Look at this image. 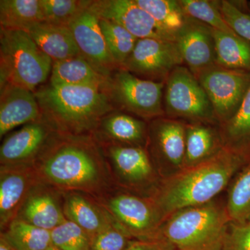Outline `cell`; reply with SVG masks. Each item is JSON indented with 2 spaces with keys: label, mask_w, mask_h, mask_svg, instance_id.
<instances>
[{
  "label": "cell",
  "mask_w": 250,
  "mask_h": 250,
  "mask_svg": "<svg viewBox=\"0 0 250 250\" xmlns=\"http://www.w3.org/2000/svg\"><path fill=\"white\" fill-rule=\"evenodd\" d=\"M33 167L41 182L61 192L97 199L116 188L103 148L92 136L59 133Z\"/></svg>",
  "instance_id": "cell-1"
},
{
  "label": "cell",
  "mask_w": 250,
  "mask_h": 250,
  "mask_svg": "<svg viewBox=\"0 0 250 250\" xmlns=\"http://www.w3.org/2000/svg\"><path fill=\"white\" fill-rule=\"evenodd\" d=\"M250 161V142L228 143L207 160L166 176L151 197L164 219L188 207L205 205Z\"/></svg>",
  "instance_id": "cell-2"
},
{
  "label": "cell",
  "mask_w": 250,
  "mask_h": 250,
  "mask_svg": "<svg viewBox=\"0 0 250 250\" xmlns=\"http://www.w3.org/2000/svg\"><path fill=\"white\" fill-rule=\"evenodd\" d=\"M34 94L42 117L62 134L92 136L104 117L113 111L107 93L95 86L49 83Z\"/></svg>",
  "instance_id": "cell-3"
},
{
  "label": "cell",
  "mask_w": 250,
  "mask_h": 250,
  "mask_svg": "<svg viewBox=\"0 0 250 250\" xmlns=\"http://www.w3.org/2000/svg\"><path fill=\"white\" fill-rule=\"evenodd\" d=\"M230 223L226 207L213 200L172 213L161 225L158 239L175 250H223Z\"/></svg>",
  "instance_id": "cell-4"
},
{
  "label": "cell",
  "mask_w": 250,
  "mask_h": 250,
  "mask_svg": "<svg viewBox=\"0 0 250 250\" xmlns=\"http://www.w3.org/2000/svg\"><path fill=\"white\" fill-rule=\"evenodd\" d=\"M53 61L27 31L0 27V85L35 92L52 72Z\"/></svg>",
  "instance_id": "cell-5"
},
{
  "label": "cell",
  "mask_w": 250,
  "mask_h": 250,
  "mask_svg": "<svg viewBox=\"0 0 250 250\" xmlns=\"http://www.w3.org/2000/svg\"><path fill=\"white\" fill-rule=\"evenodd\" d=\"M96 200L134 239L155 241L159 238L165 219L152 197L115 188Z\"/></svg>",
  "instance_id": "cell-6"
},
{
  "label": "cell",
  "mask_w": 250,
  "mask_h": 250,
  "mask_svg": "<svg viewBox=\"0 0 250 250\" xmlns=\"http://www.w3.org/2000/svg\"><path fill=\"white\" fill-rule=\"evenodd\" d=\"M113 184L121 189L150 197L161 180L147 149L139 146L100 144Z\"/></svg>",
  "instance_id": "cell-7"
},
{
  "label": "cell",
  "mask_w": 250,
  "mask_h": 250,
  "mask_svg": "<svg viewBox=\"0 0 250 250\" xmlns=\"http://www.w3.org/2000/svg\"><path fill=\"white\" fill-rule=\"evenodd\" d=\"M164 82L145 80L123 68L108 77L106 92L112 103L143 119L164 115Z\"/></svg>",
  "instance_id": "cell-8"
},
{
  "label": "cell",
  "mask_w": 250,
  "mask_h": 250,
  "mask_svg": "<svg viewBox=\"0 0 250 250\" xmlns=\"http://www.w3.org/2000/svg\"><path fill=\"white\" fill-rule=\"evenodd\" d=\"M166 81L164 108L169 116L195 123L217 120L208 95L188 68L176 67Z\"/></svg>",
  "instance_id": "cell-9"
},
{
  "label": "cell",
  "mask_w": 250,
  "mask_h": 250,
  "mask_svg": "<svg viewBox=\"0 0 250 250\" xmlns=\"http://www.w3.org/2000/svg\"><path fill=\"white\" fill-rule=\"evenodd\" d=\"M209 98L217 120L232 118L250 85V72L215 64L195 75Z\"/></svg>",
  "instance_id": "cell-10"
},
{
  "label": "cell",
  "mask_w": 250,
  "mask_h": 250,
  "mask_svg": "<svg viewBox=\"0 0 250 250\" xmlns=\"http://www.w3.org/2000/svg\"><path fill=\"white\" fill-rule=\"evenodd\" d=\"M59 133L43 117L6 136L0 147V164L34 166Z\"/></svg>",
  "instance_id": "cell-11"
},
{
  "label": "cell",
  "mask_w": 250,
  "mask_h": 250,
  "mask_svg": "<svg viewBox=\"0 0 250 250\" xmlns=\"http://www.w3.org/2000/svg\"><path fill=\"white\" fill-rule=\"evenodd\" d=\"M183 63L175 42L143 39L137 41L134 50L121 68L148 80L163 82Z\"/></svg>",
  "instance_id": "cell-12"
},
{
  "label": "cell",
  "mask_w": 250,
  "mask_h": 250,
  "mask_svg": "<svg viewBox=\"0 0 250 250\" xmlns=\"http://www.w3.org/2000/svg\"><path fill=\"white\" fill-rule=\"evenodd\" d=\"M90 8L99 17L118 23L138 39L175 41L135 0H98Z\"/></svg>",
  "instance_id": "cell-13"
},
{
  "label": "cell",
  "mask_w": 250,
  "mask_h": 250,
  "mask_svg": "<svg viewBox=\"0 0 250 250\" xmlns=\"http://www.w3.org/2000/svg\"><path fill=\"white\" fill-rule=\"evenodd\" d=\"M90 6L75 18L68 27L72 31L81 55L98 72L109 77L119 67L108 50L100 27V17Z\"/></svg>",
  "instance_id": "cell-14"
},
{
  "label": "cell",
  "mask_w": 250,
  "mask_h": 250,
  "mask_svg": "<svg viewBox=\"0 0 250 250\" xmlns=\"http://www.w3.org/2000/svg\"><path fill=\"white\" fill-rule=\"evenodd\" d=\"M41 182L33 166H0V228L3 231L18 213L31 190Z\"/></svg>",
  "instance_id": "cell-15"
},
{
  "label": "cell",
  "mask_w": 250,
  "mask_h": 250,
  "mask_svg": "<svg viewBox=\"0 0 250 250\" xmlns=\"http://www.w3.org/2000/svg\"><path fill=\"white\" fill-rule=\"evenodd\" d=\"M174 42L184 62L195 76L216 64L213 29L205 23L188 18Z\"/></svg>",
  "instance_id": "cell-16"
},
{
  "label": "cell",
  "mask_w": 250,
  "mask_h": 250,
  "mask_svg": "<svg viewBox=\"0 0 250 250\" xmlns=\"http://www.w3.org/2000/svg\"><path fill=\"white\" fill-rule=\"evenodd\" d=\"M150 144L152 156L159 164L171 166L175 172L185 164L186 125L170 119L156 118L151 123L147 142Z\"/></svg>",
  "instance_id": "cell-17"
},
{
  "label": "cell",
  "mask_w": 250,
  "mask_h": 250,
  "mask_svg": "<svg viewBox=\"0 0 250 250\" xmlns=\"http://www.w3.org/2000/svg\"><path fill=\"white\" fill-rule=\"evenodd\" d=\"M16 219L52 231L67 220L62 192L39 182L28 195Z\"/></svg>",
  "instance_id": "cell-18"
},
{
  "label": "cell",
  "mask_w": 250,
  "mask_h": 250,
  "mask_svg": "<svg viewBox=\"0 0 250 250\" xmlns=\"http://www.w3.org/2000/svg\"><path fill=\"white\" fill-rule=\"evenodd\" d=\"M0 88V139L15 128L42 118L34 92L12 84Z\"/></svg>",
  "instance_id": "cell-19"
},
{
  "label": "cell",
  "mask_w": 250,
  "mask_h": 250,
  "mask_svg": "<svg viewBox=\"0 0 250 250\" xmlns=\"http://www.w3.org/2000/svg\"><path fill=\"white\" fill-rule=\"evenodd\" d=\"M67 220L80 227L90 238L118 224L95 197L80 192H62Z\"/></svg>",
  "instance_id": "cell-20"
},
{
  "label": "cell",
  "mask_w": 250,
  "mask_h": 250,
  "mask_svg": "<svg viewBox=\"0 0 250 250\" xmlns=\"http://www.w3.org/2000/svg\"><path fill=\"white\" fill-rule=\"evenodd\" d=\"M92 136L100 144H122L144 147L148 129L144 121L112 111L104 117Z\"/></svg>",
  "instance_id": "cell-21"
},
{
  "label": "cell",
  "mask_w": 250,
  "mask_h": 250,
  "mask_svg": "<svg viewBox=\"0 0 250 250\" xmlns=\"http://www.w3.org/2000/svg\"><path fill=\"white\" fill-rule=\"evenodd\" d=\"M25 31L53 62L81 54L69 27L42 22L34 24Z\"/></svg>",
  "instance_id": "cell-22"
},
{
  "label": "cell",
  "mask_w": 250,
  "mask_h": 250,
  "mask_svg": "<svg viewBox=\"0 0 250 250\" xmlns=\"http://www.w3.org/2000/svg\"><path fill=\"white\" fill-rule=\"evenodd\" d=\"M108 77L98 72L82 55L54 62L51 72L52 85H90L106 91Z\"/></svg>",
  "instance_id": "cell-23"
},
{
  "label": "cell",
  "mask_w": 250,
  "mask_h": 250,
  "mask_svg": "<svg viewBox=\"0 0 250 250\" xmlns=\"http://www.w3.org/2000/svg\"><path fill=\"white\" fill-rule=\"evenodd\" d=\"M213 36L217 65L231 70L250 72L249 41L236 34L215 29H213Z\"/></svg>",
  "instance_id": "cell-24"
},
{
  "label": "cell",
  "mask_w": 250,
  "mask_h": 250,
  "mask_svg": "<svg viewBox=\"0 0 250 250\" xmlns=\"http://www.w3.org/2000/svg\"><path fill=\"white\" fill-rule=\"evenodd\" d=\"M220 138L209 126L195 123L186 125V153L184 167L207 160L223 147Z\"/></svg>",
  "instance_id": "cell-25"
},
{
  "label": "cell",
  "mask_w": 250,
  "mask_h": 250,
  "mask_svg": "<svg viewBox=\"0 0 250 250\" xmlns=\"http://www.w3.org/2000/svg\"><path fill=\"white\" fill-rule=\"evenodd\" d=\"M44 22L41 0H1L0 27L26 31Z\"/></svg>",
  "instance_id": "cell-26"
},
{
  "label": "cell",
  "mask_w": 250,
  "mask_h": 250,
  "mask_svg": "<svg viewBox=\"0 0 250 250\" xmlns=\"http://www.w3.org/2000/svg\"><path fill=\"white\" fill-rule=\"evenodd\" d=\"M16 250H45L52 245L51 231L15 219L1 231Z\"/></svg>",
  "instance_id": "cell-27"
},
{
  "label": "cell",
  "mask_w": 250,
  "mask_h": 250,
  "mask_svg": "<svg viewBox=\"0 0 250 250\" xmlns=\"http://www.w3.org/2000/svg\"><path fill=\"white\" fill-rule=\"evenodd\" d=\"M135 1L150 14L159 25L174 39L184 27L188 18L178 1L135 0Z\"/></svg>",
  "instance_id": "cell-28"
},
{
  "label": "cell",
  "mask_w": 250,
  "mask_h": 250,
  "mask_svg": "<svg viewBox=\"0 0 250 250\" xmlns=\"http://www.w3.org/2000/svg\"><path fill=\"white\" fill-rule=\"evenodd\" d=\"M226 209L231 222L250 220V161L233 181L229 190Z\"/></svg>",
  "instance_id": "cell-29"
},
{
  "label": "cell",
  "mask_w": 250,
  "mask_h": 250,
  "mask_svg": "<svg viewBox=\"0 0 250 250\" xmlns=\"http://www.w3.org/2000/svg\"><path fill=\"white\" fill-rule=\"evenodd\" d=\"M100 25L106 45L119 68L134 50L139 39L118 23L100 18Z\"/></svg>",
  "instance_id": "cell-30"
},
{
  "label": "cell",
  "mask_w": 250,
  "mask_h": 250,
  "mask_svg": "<svg viewBox=\"0 0 250 250\" xmlns=\"http://www.w3.org/2000/svg\"><path fill=\"white\" fill-rule=\"evenodd\" d=\"M44 22L69 27L72 21L88 9L93 1L88 0H41Z\"/></svg>",
  "instance_id": "cell-31"
},
{
  "label": "cell",
  "mask_w": 250,
  "mask_h": 250,
  "mask_svg": "<svg viewBox=\"0 0 250 250\" xmlns=\"http://www.w3.org/2000/svg\"><path fill=\"white\" fill-rule=\"evenodd\" d=\"M178 1L188 17L205 23L215 30L236 34L224 19L218 1L206 0H179Z\"/></svg>",
  "instance_id": "cell-32"
},
{
  "label": "cell",
  "mask_w": 250,
  "mask_h": 250,
  "mask_svg": "<svg viewBox=\"0 0 250 250\" xmlns=\"http://www.w3.org/2000/svg\"><path fill=\"white\" fill-rule=\"evenodd\" d=\"M51 231L52 245L60 250H91V238L76 224L66 220Z\"/></svg>",
  "instance_id": "cell-33"
},
{
  "label": "cell",
  "mask_w": 250,
  "mask_h": 250,
  "mask_svg": "<svg viewBox=\"0 0 250 250\" xmlns=\"http://www.w3.org/2000/svg\"><path fill=\"white\" fill-rule=\"evenodd\" d=\"M224 19L229 27L243 39L250 42V6L246 1H218Z\"/></svg>",
  "instance_id": "cell-34"
},
{
  "label": "cell",
  "mask_w": 250,
  "mask_h": 250,
  "mask_svg": "<svg viewBox=\"0 0 250 250\" xmlns=\"http://www.w3.org/2000/svg\"><path fill=\"white\" fill-rule=\"evenodd\" d=\"M225 125L229 143L250 142V85L236 113Z\"/></svg>",
  "instance_id": "cell-35"
},
{
  "label": "cell",
  "mask_w": 250,
  "mask_h": 250,
  "mask_svg": "<svg viewBox=\"0 0 250 250\" xmlns=\"http://www.w3.org/2000/svg\"><path fill=\"white\" fill-rule=\"evenodd\" d=\"M134 241L116 224L92 238L91 250H126Z\"/></svg>",
  "instance_id": "cell-36"
},
{
  "label": "cell",
  "mask_w": 250,
  "mask_h": 250,
  "mask_svg": "<svg viewBox=\"0 0 250 250\" xmlns=\"http://www.w3.org/2000/svg\"><path fill=\"white\" fill-rule=\"evenodd\" d=\"M223 250H250V220L231 221Z\"/></svg>",
  "instance_id": "cell-37"
},
{
  "label": "cell",
  "mask_w": 250,
  "mask_h": 250,
  "mask_svg": "<svg viewBox=\"0 0 250 250\" xmlns=\"http://www.w3.org/2000/svg\"><path fill=\"white\" fill-rule=\"evenodd\" d=\"M126 250H175L172 245L164 239L155 241L135 240Z\"/></svg>",
  "instance_id": "cell-38"
},
{
  "label": "cell",
  "mask_w": 250,
  "mask_h": 250,
  "mask_svg": "<svg viewBox=\"0 0 250 250\" xmlns=\"http://www.w3.org/2000/svg\"><path fill=\"white\" fill-rule=\"evenodd\" d=\"M0 250H16L1 236H0Z\"/></svg>",
  "instance_id": "cell-39"
},
{
  "label": "cell",
  "mask_w": 250,
  "mask_h": 250,
  "mask_svg": "<svg viewBox=\"0 0 250 250\" xmlns=\"http://www.w3.org/2000/svg\"><path fill=\"white\" fill-rule=\"evenodd\" d=\"M59 250L58 248H56V247H54V246H52V245H51L48 248H47V250Z\"/></svg>",
  "instance_id": "cell-40"
}]
</instances>
